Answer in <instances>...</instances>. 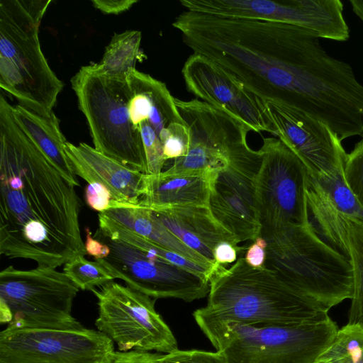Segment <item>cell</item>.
<instances>
[{"instance_id":"17","label":"cell","mask_w":363,"mask_h":363,"mask_svg":"<svg viewBox=\"0 0 363 363\" xmlns=\"http://www.w3.org/2000/svg\"><path fill=\"white\" fill-rule=\"evenodd\" d=\"M306 195L311 223L324 240L345 257L351 267L353 292L347 323L363 325V219L338 210L310 175Z\"/></svg>"},{"instance_id":"11","label":"cell","mask_w":363,"mask_h":363,"mask_svg":"<svg viewBox=\"0 0 363 363\" xmlns=\"http://www.w3.org/2000/svg\"><path fill=\"white\" fill-rule=\"evenodd\" d=\"M259 150L262 161L255 182L259 235L282 225L310 221L306 167L278 138H263Z\"/></svg>"},{"instance_id":"8","label":"cell","mask_w":363,"mask_h":363,"mask_svg":"<svg viewBox=\"0 0 363 363\" xmlns=\"http://www.w3.org/2000/svg\"><path fill=\"white\" fill-rule=\"evenodd\" d=\"M38 266L0 272V323L9 327L79 329L72 314L79 286L64 272Z\"/></svg>"},{"instance_id":"14","label":"cell","mask_w":363,"mask_h":363,"mask_svg":"<svg viewBox=\"0 0 363 363\" xmlns=\"http://www.w3.org/2000/svg\"><path fill=\"white\" fill-rule=\"evenodd\" d=\"M113 341L99 330L9 327L0 333V363H110Z\"/></svg>"},{"instance_id":"15","label":"cell","mask_w":363,"mask_h":363,"mask_svg":"<svg viewBox=\"0 0 363 363\" xmlns=\"http://www.w3.org/2000/svg\"><path fill=\"white\" fill-rule=\"evenodd\" d=\"M262 161L261 151L248 146L237 152L229 165L214 173L211 179L208 207L239 242L254 241L259 235L255 182Z\"/></svg>"},{"instance_id":"6","label":"cell","mask_w":363,"mask_h":363,"mask_svg":"<svg viewBox=\"0 0 363 363\" xmlns=\"http://www.w3.org/2000/svg\"><path fill=\"white\" fill-rule=\"evenodd\" d=\"M195 321L228 363H313L338 330L328 320L298 325L243 324L193 313Z\"/></svg>"},{"instance_id":"4","label":"cell","mask_w":363,"mask_h":363,"mask_svg":"<svg viewBox=\"0 0 363 363\" xmlns=\"http://www.w3.org/2000/svg\"><path fill=\"white\" fill-rule=\"evenodd\" d=\"M52 0L0 1V87L18 104L45 116L53 112L63 82L50 67L39 27Z\"/></svg>"},{"instance_id":"33","label":"cell","mask_w":363,"mask_h":363,"mask_svg":"<svg viewBox=\"0 0 363 363\" xmlns=\"http://www.w3.org/2000/svg\"><path fill=\"white\" fill-rule=\"evenodd\" d=\"M91 2L105 14L118 15L128 11L138 0H91Z\"/></svg>"},{"instance_id":"18","label":"cell","mask_w":363,"mask_h":363,"mask_svg":"<svg viewBox=\"0 0 363 363\" xmlns=\"http://www.w3.org/2000/svg\"><path fill=\"white\" fill-rule=\"evenodd\" d=\"M182 74L187 90L201 101L227 111L252 131L274 134L264 100L249 91L211 59L191 54Z\"/></svg>"},{"instance_id":"1","label":"cell","mask_w":363,"mask_h":363,"mask_svg":"<svg viewBox=\"0 0 363 363\" xmlns=\"http://www.w3.org/2000/svg\"><path fill=\"white\" fill-rule=\"evenodd\" d=\"M191 49L257 97L323 121L341 140L363 134V84L352 67L328 54L308 30L206 15Z\"/></svg>"},{"instance_id":"23","label":"cell","mask_w":363,"mask_h":363,"mask_svg":"<svg viewBox=\"0 0 363 363\" xmlns=\"http://www.w3.org/2000/svg\"><path fill=\"white\" fill-rule=\"evenodd\" d=\"M101 213L137 235L189 260L211 269L216 264H211L202 255L186 245L148 208L120 203L117 207Z\"/></svg>"},{"instance_id":"27","label":"cell","mask_w":363,"mask_h":363,"mask_svg":"<svg viewBox=\"0 0 363 363\" xmlns=\"http://www.w3.org/2000/svg\"><path fill=\"white\" fill-rule=\"evenodd\" d=\"M314 179L328 195L338 210L363 219V209L347 186L344 174L333 178L325 177Z\"/></svg>"},{"instance_id":"31","label":"cell","mask_w":363,"mask_h":363,"mask_svg":"<svg viewBox=\"0 0 363 363\" xmlns=\"http://www.w3.org/2000/svg\"><path fill=\"white\" fill-rule=\"evenodd\" d=\"M160 354L137 350L115 351L110 363H159Z\"/></svg>"},{"instance_id":"37","label":"cell","mask_w":363,"mask_h":363,"mask_svg":"<svg viewBox=\"0 0 363 363\" xmlns=\"http://www.w3.org/2000/svg\"><path fill=\"white\" fill-rule=\"evenodd\" d=\"M352 363H363V355L360 357L357 360Z\"/></svg>"},{"instance_id":"7","label":"cell","mask_w":363,"mask_h":363,"mask_svg":"<svg viewBox=\"0 0 363 363\" xmlns=\"http://www.w3.org/2000/svg\"><path fill=\"white\" fill-rule=\"evenodd\" d=\"M71 84L79 108L87 121L94 147L147 174L142 139L130 119L126 75L104 74L93 63L81 67L72 78Z\"/></svg>"},{"instance_id":"38","label":"cell","mask_w":363,"mask_h":363,"mask_svg":"<svg viewBox=\"0 0 363 363\" xmlns=\"http://www.w3.org/2000/svg\"><path fill=\"white\" fill-rule=\"evenodd\" d=\"M313 363H323V362H316V361H315V362H313Z\"/></svg>"},{"instance_id":"5","label":"cell","mask_w":363,"mask_h":363,"mask_svg":"<svg viewBox=\"0 0 363 363\" xmlns=\"http://www.w3.org/2000/svg\"><path fill=\"white\" fill-rule=\"evenodd\" d=\"M259 236L267 243L264 267L287 284L328 310L351 299L348 260L319 235L311 221L282 225Z\"/></svg>"},{"instance_id":"29","label":"cell","mask_w":363,"mask_h":363,"mask_svg":"<svg viewBox=\"0 0 363 363\" xmlns=\"http://www.w3.org/2000/svg\"><path fill=\"white\" fill-rule=\"evenodd\" d=\"M159 363H228L218 352L199 350H179L160 354Z\"/></svg>"},{"instance_id":"32","label":"cell","mask_w":363,"mask_h":363,"mask_svg":"<svg viewBox=\"0 0 363 363\" xmlns=\"http://www.w3.org/2000/svg\"><path fill=\"white\" fill-rule=\"evenodd\" d=\"M255 242L247 248L245 256L247 264L254 268L264 267L266 261V240L258 236Z\"/></svg>"},{"instance_id":"26","label":"cell","mask_w":363,"mask_h":363,"mask_svg":"<svg viewBox=\"0 0 363 363\" xmlns=\"http://www.w3.org/2000/svg\"><path fill=\"white\" fill-rule=\"evenodd\" d=\"M65 273L82 290L92 291L112 281L114 278L107 269L96 261L87 260L79 255L64 264Z\"/></svg>"},{"instance_id":"25","label":"cell","mask_w":363,"mask_h":363,"mask_svg":"<svg viewBox=\"0 0 363 363\" xmlns=\"http://www.w3.org/2000/svg\"><path fill=\"white\" fill-rule=\"evenodd\" d=\"M363 355V325L347 323L338 329L328 348L316 359L323 363H352Z\"/></svg>"},{"instance_id":"10","label":"cell","mask_w":363,"mask_h":363,"mask_svg":"<svg viewBox=\"0 0 363 363\" xmlns=\"http://www.w3.org/2000/svg\"><path fill=\"white\" fill-rule=\"evenodd\" d=\"M186 123L190 142L186 154L173 160L169 174H213L225 169L232 157L248 147L250 128L227 111L198 99H175Z\"/></svg>"},{"instance_id":"20","label":"cell","mask_w":363,"mask_h":363,"mask_svg":"<svg viewBox=\"0 0 363 363\" xmlns=\"http://www.w3.org/2000/svg\"><path fill=\"white\" fill-rule=\"evenodd\" d=\"M176 237L215 265V247L229 242L238 247L236 238L213 216L208 206L187 205L151 210Z\"/></svg>"},{"instance_id":"16","label":"cell","mask_w":363,"mask_h":363,"mask_svg":"<svg viewBox=\"0 0 363 363\" xmlns=\"http://www.w3.org/2000/svg\"><path fill=\"white\" fill-rule=\"evenodd\" d=\"M264 101L274 134L315 179L344 174L347 152L341 140L327 124L298 110Z\"/></svg>"},{"instance_id":"21","label":"cell","mask_w":363,"mask_h":363,"mask_svg":"<svg viewBox=\"0 0 363 363\" xmlns=\"http://www.w3.org/2000/svg\"><path fill=\"white\" fill-rule=\"evenodd\" d=\"M213 174H147L145 191L139 205L150 210L208 206Z\"/></svg>"},{"instance_id":"24","label":"cell","mask_w":363,"mask_h":363,"mask_svg":"<svg viewBox=\"0 0 363 363\" xmlns=\"http://www.w3.org/2000/svg\"><path fill=\"white\" fill-rule=\"evenodd\" d=\"M142 34L138 30H125L114 33L106 47L102 59L96 63L101 72L113 76H123L142 62L146 55L140 50Z\"/></svg>"},{"instance_id":"2","label":"cell","mask_w":363,"mask_h":363,"mask_svg":"<svg viewBox=\"0 0 363 363\" xmlns=\"http://www.w3.org/2000/svg\"><path fill=\"white\" fill-rule=\"evenodd\" d=\"M0 95V254L57 268L85 255L80 200Z\"/></svg>"},{"instance_id":"9","label":"cell","mask_w":363,"mask_h":363,"mask_svg":"<svg viewBox=\"0 0 363 363\" xmlns=\"http://www.w3.org/2000/svg\"><path fill=\"white\" fill-rule=\"evenodd\" d=\"M97 298V330L119 350L169 353L178 349L169 326L155 308L156 299L114 281L91 291Z\"/></svg>"},{"instance_id":"19","label":"cell","mask_w":363,"mask_h":363,"mask_svg":"<svg viewBox=\"0 0 363 363\" xmlns=\"http://www.w3.org/2000/svg\"><path fill=\"white\" fill-rule=\"evenodd\" d=\"M65 152L74 174L88 184L106 186L113 199L123 204L139 205L145 191L147 174L125 165L85 143L70 142Z\"/></svg>"},{"instance_id":"34","label":"cell","mask_w":363,"mask_h":363,"mask_svg":"<svg viewBox=\"0 0 363 363\" xmlns=\"http://www.w3.org/2000/svg\"><path fill=\"white\" fill-rule=\"evenodd\" d=\"M242 250V247H236L229 242L218 244L213 250V256L216 263L223 265L234 262L237 255Z\"/></svg>"},{"instance_id":"12","label":"cell","mask_w":363,"mask_h":363,"mask_svg":"<svg viewBox=\"0 0 363 363\" xmlns=\"http://www.w3.org/2000/svg\"><path fill=\"white\" fill-rule=\"evenodd\" d=\"M94 238L106 244L110 254L95 259L115 279L155 299L174 298L186 302L206 297L207 278L125 242L113 239L98 229Z\"/></svg>"},{"instance_id":"22","label":"cell","mask_w":363,"mask_h":363,"mask_svg":"<svg viewBox=\"0 0 363 363\" xmlns=\"http://www.w3.org/2000/svg\"><path fill=\"white\" fill-rule=\"evenodd\" d=\"M18 125L39 148L62 177L74 186L79 183L65 152L67 140L62 133L55 113L40 115L20 104L13 106Z\"/></svg>"},{"instance_id":"13","label":"cell","mask_w":363,"mask_h":363,"mask_svg":"<svg viewBox=\"0 0 363 363\" xmlns=\"http://www.w3.org/2000/svg\"><path fill=\"white\" fill-rule=\"evenodd\" d=\"M180 4L188 11L287 23L320 38L345 41L350 36L340 0H181Z\"/></svg>"},{"instance_id":"3","label":"cell","mask_w":363,"mask_h":363,"mask_svg":"<svg viewBox=\"0 0 363 363\" xmlns=\"http://www.w3.org/2000/svg\"><path fill=\"white\" fill-rule=\"evenodd\" d=\"M205 307L199 311L243 324L298 325L329 320V310L264 267L239 258L229 269L216 264L209 278Z\"/></svg>"},{"instance_id":"28","label":"cell","mask_w":363,"mask_h":363,"mask_svg":"<svg viewBox=\"0 0 363 363\" xmlns=\"http://www.w3.org/2000/svg\"><path fill=\"white\" fill-rule=\"evenodd\" d=\"M361 136L362 139L347 154L344 177L347 186L363 209V134Z\"/></svg>"},{"instance_id":"30","label":"cell","mask_w":363,"mask_h":363,"mask_svg":"<svg viewBox=\"0 0 363 363\" xmlns=\"http://www.w3.org/2000/svg\"><path fill=\"white\" fill-rule=\"evenodd\" d=\"M85 199L91 208L99 213L116 208L120 203L113 199L106 186L96 182L89 184L86 187Z\"/></svg>"},{"instance_id":"35","label":"cell","mask_w":363,"mask_h":363,"mask_svg":"<svg viewBox=\"0 0 363 363\" xmlns=\"http://www.w3.org/2000/svg\"><path fill=\"white\" fill-rule=\"evenodd\" d=\"M86 241L84 243L86 255L93 256L94 259L106 257L111 252L109 247L91 236V232L86 228Z\"/></svg>"},{"instance_id":"36","label":"cell","mask_w":363,"mask_h":363,"mask_svg":"<svg viewBox=\"0 0 363 363\" xmlns=\"http://www.w3.org/2000/svg\"><path fill=\"white\" fill-rule=\"evenodd\" d=\"M352 11L363 22V0H350Z\"/></svg>"}]
</instances>
